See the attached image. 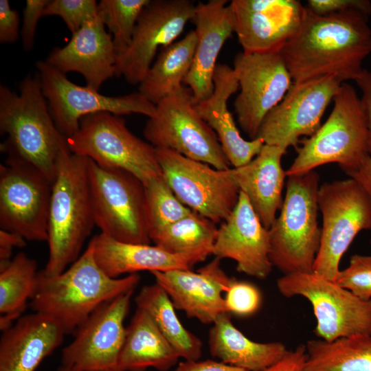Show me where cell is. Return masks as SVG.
Instances as JSON below:
<instances>
[{
    "label": "cell",
    "instance_id": "1",
    "mask_svg": "<svg viewBox=\"0 0 371 371\" xmlns=\"http://www.w3.org/2000/svg\"><path fill=\"white\" fill-rule=\"evenodd\" d=\"M368 18L357 10L318 15L305 7L298 29L280 51L293 82L326 76L355 80L371 53Z\"/></svg>",
    "mask_w": 371,
    "mask_h": 371
},
{
    "label": "cell",
    "instance_id": "2",
    "mask_svg": "<svg viewBox=\"0 0 371 371\" xmlns=\"http://www.w3.org/2000/svg\"><path fill=\"white\" fill-rule=\"evenodd\" d=\"M139 281L137 273L120 278L108 276L97 264L89 242L63 272L49 276L38 271L30 306L53 319L69 335L103 304L134 292Z\"/></svg>",
    "mask_w": 371,
    "mask_h": 371
},
{
    "label": "cell",
    "instance_id": "3",
    "mask_svg": "<svg viewBox=\"0 0 371 371\" xmlns=\"http://www.w3.org/2000/svg\"><path fill=\"white\" fill-rule=\"evenodd\" d=\"M0 132L8 136L1 148L34 166L52 182L61 153L69 150L44 95L39 76L27 75L19 93L0 85Z\"/></svg>",
    "mask_w": 371,
    "mask_h": 371
},
{
    "label": "cell",
    "instance_id": "4",
    "mask_svg": "<svg viewBox=\"0 0 371 371\" xmlns=\"http://www.w3.org/2000/svg\"><path fill=\"white\" fill-rule=\"evenodd\" d=\"M89 158L67 150L58 159L48 219L49 258L42 271L53 276L79 257L95 225L88 172Z\"/></svg>",
    "mask_w": 371,
    "mask_h": 371
},
{
    "label": "cell",
    "instance_id": "5",
    "mask_svg": "<svg viewBox=\"0 0 371 371\" xmlns=\"http://www.w3.org/2000/svg\"><path fill=\"white\" fill-rule=\"evenodd\" d=\"M319 183L315 170L288 177L280 214L269 229V258L283 275L313 272L322 234L317 222Z\"/></svg>",
    "mask_w": 371,
    "mask_h": 371
},
{
    "label": "cell",
    "instance_id": "6",
    "mask_svg": "<svg viewBox=\"0 0 371 371\" xmlns=\"http://www.w3.org/2000/svg\"><path fill=\"white\" fill-rule=\"evenodd\" d=\"M324 124L297 148L288 177L302 175L320 166L336 163L346 174L357 169L368 152V126L355 89L343 82Z\"/></svg>",
    "mask_w": 371,
    "mask_h": 371
},
{
    "label": "cell",
    "instance_id": "7",
    "mask_svg": "<svg viewBox=\"0 0 371 371\" xmlns=\"http://www.w3.org/2000/svg\"><path fill=\"white\" fill-rule=\"evenodd\" d=\"M67 142L71 153L100 167L128 172L143 184L162 175L156 148L131 133L120 115L98 112L83 117Z\"/></svg>",
    "mask_w": 371,
    "mask_h": 371
},
{
    "label": "cell",
    "instance_id": "8",
    "mask_svg": "<svg viewBox=\"0 0 371 371\" xmlns=\"http://www.w3.org/2000/svg\"><path fill=\"white\" fill-rule=\"evenodd\" d=\"M317 205L322 227L313 272L336 282L344 253L361 231L371 229V202L359 183L349 177L320 185Z\"/></svg>",
    "mask_w": 371,
    "mask_h": 371
},
{
    "label": "cell",
    "instance_id": "9",
    "mask_svg": "<svg viewBox=\"0 0 371 371\" xmlns=\"http://www.w3.org/2000/svg\"><path fill=\"white\" fill-rule=\"evenodd\" d=\"M89 180L95 225L118 241L149 245L143 183L120 169L100 167L89 159Z\"/></svg>",
    "mask_w": 371,
    "mask_h": 371
},
{
    "label": "cell",
    "instance_id": "10",
    "mask_svg": "<svg viewBox=\"0 0 371 371\" xmlns=\"http://www.w3.org/2000/svg\"><path fill=\"white\" fill-rule=\"evenodd\" d=\"M143 133L155 148L170 149L218 170L230 168L216 134L195 110L188 87H183L156 104Z\"/></svg>",
    "mask_w": 371,
    "mask_h": 371
},
{
    "label": "cell",
    "instance_id": "11",
    "mask_svg": "<svg viewBox=\"0 0 371 371\" xmlns=\"http://www.w3.org/2000/svg\"><path fill=\"white\" fill-rule=\"evenodd\" d=\"M286 297L302 296L311 304L316 335L326 341L356 335H371V300H364L335 281L313 272L283 275L277 280Z\"/></svg>",
    "mask_w": 371,
    "mask_h": 371
},
{
    "label": "cell",
    "instance_id": "12",
    "mask_svg": "<svg viewBox=\"0 0 371 371\" xmlns=\"http://www.w3.org/2000/svg\"><path fill=\"white\" fill-rule=\"evenodd\" d=\"M162 175L178 199L217 224L236 207L240 188L234 169L218 170L173 150L156 148Z\"/></svg>",
    "mask_w": 371,
    "mask_h": 371
},
{
    "label": "cell",
    "instance_id": "13",
    "mask_svg": "<svg viewBox=\"0 0 371 371\" xmlns=\"http://www.w3.org/2000/svg\"><path fill=\"white\" fill-rule=\"evenodd\" d=\"M52 181L34 166L8 154L0 166L1 229L26 240L48 239Z\"/></svg>",
    "mask_w": 371,
    "mask_h": 371
},
{
    "label": "cell",
    "instance_id": "14",
    "mask_svg": "<svg viewBox=\"0 0 371 371\" xmlns=\"http://www.w3.org/2000/svg\"><path fill=\"white\" fill-rule=\"evenodd\" d=\"M52 117L60 131L68 137L78 129L80 120L88 115L109 112L117 115L131 113L152 117L156 105L139 91L111 96L88 86L70 81L64 74L45 60L35 63Z\"/></svg>",
    "mask_w": 371,
    "mask_h": 371
},
{
    "label": "cell",
    "instance_id": "15",
    "mask_svg": "<svg viewBox=\"0 0 371 371\" xmlns=\"http://www.w3.org/2000/svg\"><path fill=\"white\" fill-rule=\"evenodd\" d=\"M342 83L334 76L293 82L263 120L257 137L285 151L290 146L296 148L300 137H310L320 127L322 117Z\"/></svg>",
    "mask_w": 371,
    "mask_h": 371
},
{
    "label": "cell",
    "instance_id": "16",
    "mask_svg": "<svg viewBox=\"0 0 371 371\" xmlns=\"http://www.w3.org/2000/svg\"><path fill=\"white\" fill-rule=\"evenodd\" d=\"M233 69L240 89L234 111L241 129L254 139L263 120L283 99L293 80L280 52H240Z\"/></svg>",
    "mask_w": 371,
    "mask_h": 371
},
{
    "label": "cell",
    "instance_id": "17",
    "mask_svg": "<svg viewBox=\"0 0 371 371\" xmlns=\"http://www.w3.org/2000/svg\"><path fill=\"white\" fill-rule=\"evenodd\" d=\"M133 293L103 304L78 327L73 341L63 349L62 367L67 371H115Z\"/></svg>",
    "mask_w": 371,
    "mask_h": 371
},
{
    "label": "cell",
    "instance_id": "18",
    "mask_svg": "<svg viewBox=\"0 0 371 371\" xmlns=\"http://www.w3.org/2000/svg\"><path fill=\"white\" fill-rule=\"evenodd\" d=\"M195 7L190 0H150L138 19L130 45L117 56L115 76L139 85L158 49L173 43L192 20Z\"/></svg>",
    "mask_w": 371,
    "mask_h": 371
},
{
    "label": "cell",
    "instance_id": "19",
    "mask_svg": "<svg viewBox=\"0 0 371 371\" xmlns=\"http://www.w3.org/2000/svg\"><path fill=\"white\" fill-rule=\"evenodd\" d=\"M229 5L245 54L280 52L298 29L305 9L295 0H233Z\"/></svg>",
    "mask_w": 371,
    "mask_h": 371
},
{
    "label": "cell",
    "instance_id": "20",
    "mask_svg": "<svg viewBox=\"0 0 371 371\" xmlns=\"http://www.w3.org/2000/svg\"><path fill=\"white\" fill-rule=\"evenodd\" d=\"M270 248L269 229L240 191L236 207L218 229L212 255L220 260L232 259L236 262L238 272L264 280L273 269Z\"/></svg>",
    "mask_w": 371,
    "mask_h": 371
},
{
    "label": "cell",
    "instance_id": "21",
    "mask_svg": "<svg viewBox=\"0 0 371 371\" xmlns=\"http://www.w3.org/2000/svg\"><path fill=\"white\" fill-rule=\"evenodd\" d=\"M215 258L197 270L152 271L156 283L170 297L175 308L203 324H213L227 312L223 293L232 280Z\"/></svg>",
    "mask_w": 371,
    "mask_h": 371
},
{
    "label": "cell",
    "instance_id": "22",
    "mask_svg": "<svg viewBox=\"0 0 371 371\" xmlns=\"http://www.w3.org/2000/svg\"><path fill=\"white\" fill-rule=\"evenodd\" d=\"M99 13L72 34L63 47H54L45 61L61 72L80 74L86 85L98 91L115 76L117 55L111 34Z\"/></svg>",
    "mask_w": 371,
    "mask_h": 371
},
{
    "label": "cell",
    "instance_id": "23",
    "mask_svg": "<svg viewBox=\"0 0 371 371\" xmlns=\"http://www.w3.org/2000/svg\"><path fill=\"white\" fill-rule=\"evenodd\" d=\"M227 0L199 1L192 21L197 43L190 71L183 84L189 87L197 104L214 91L216 60L225 41L234 32L233 14Z\"/></svg>",
    "mask_w": 371,
    "mask_h": 371
},
{
    "label": "cell",
    "instance_id": "24",
    "mask_svg": "<svg viewBox=\"0 0 371 371\" xmlns=\"http://www.w3.org/2000/svg\"><path fill=\"white\" fill-rule=\"evenodd\" d=\"M214 91L207 99L194 104L201 117L215 132L222 150L234 168L249 163L261 151L264 142L259 137L246 140L240 134L227 100L239 88L233 68L218 64L214 77Z\"/></svg>",
    "mask_w": 371,
    "mask_h": 371
},
{
    "label": "cell",
    "instance_id": "25",
    "mask_svg": "<svg viewBox=\"0 0 371 371\" xmlns=\"http://www.w3.org/2000/svg\"><path fill=\"white\" fill-rule=\"evenodd\" d=\"M66 334L49 317L34 312L21 316L0 339V371H35L63 343Z\"/></svg>",
    "mask_w": 371,
    "mask_h": 371
},
{
    "label": "cell",
    "instance_id": "26",
    "mask_svg": "<svg viewBox=\"0 0 371 371\" xmlns=\"http://www.w3.org/2000/svg\"><path fill=\"white\" fill-rule=\"evenodd\" d=\"M90 243L97 264L112 278L140 271L191 269L207 257L201 254H172L155 245L121 242L102 233L95 236Z\"/></svg>",
    "mask_w": 371,
    "mask_h": 371
},
{
    "label": "cell",
    "instance_id": "27",
    "mask_svg": "<svg viewBox=\"0 0 371 371\" xmlns=\"http://www.w3.org/2000/svg\"><path fill=\"white\" fill-rule=\"evenodd\" d=\"M286 151L265 144L247 164L234 168L235 179L263 226L269 229L282 207L286 171L281 159Z\"/></svg>",
    "mask_w": 371,
    "mask_h": 371
},
{
    "label": "cell",
    "instance_id": "28",
    "mask_svg": "<svg viewBox=\"0 0 371 371\" xmlns=\"http://www.w3.org/2000/svg\"><path fill=\"white\" fill-rule=\"evenodd\" d=\"M179 358L150 316L137 308L126 327L115 371H145L148 368L167 371Z\"/></svg>",
    "mask_w": 371,
    "mask_h": 371
},
{
    "label": "cell",
    "instance_id": "29",
    "mask_svg": "<svg viewBox=\"0 0 371 371\" xmlns=\"http://www.w3.org/2000/svg\"><path fill=\"white\" fill-rule=\"evenodd\" d=\"M230 315H221L209 332L210 352L220 361L247 371H260L279 361L289 350L279 341L249 339L233 324Z\"/></svg>",
    "mask_w": 371,
    "mask_h": 371
},
{
    "label": "cell",
    "instance_id": "30",
    "mask_svg": "<svg viewBox=\"0 0 371 371\" xmlns=\"http://www.w3.org/2000/svg\"><path fill=\"white\" fill-rule=\"evenodd\" d=\"M197 43L194 30L183 38L162 48L138 91L155 105L179 91L191 67Z\"/></svg>",
    "mask_w": 371,
    "mask_h": 371
},
{
    "label": "cell",
    "instance_id": "31",
    "mask_svg": "<svg viewBox=\"0 0 371 371\" xmlns=\"http://www.w3.org/2000/svg\"><path fill=\"white\" fill-rule=\"evenodd\" d=\"M137 308L146 311L180 357L196 361L202 355L203 344L187 330L175 313L164 289L157 283L144 286L135 298Z\"/></svg>",
    "mask_w": 371,
    "mask_h": 371
},
{
    "label": "cell",
    "instance_id": "32",
    "mask_svg": "<svg viewBox=\"0 0 371 371\" xmlns=\"http://www.w3.org/2000/svg\"><path fill=\"white\" fill-rule=\"evenodd\" d=\"M305 346L302 371H371V335H356L330 342L311 339Z\"/></svg>",
    "mask_w": 371,
    "mask_h": 371
},
{
    "label": "cell",
    "instance_id": "33",
    "mask_svg": "<svg viewBox=\"0 0 371 371\" xmlns=\"http://www.w3.org/2000/svg\"><path fill=\"white\" fill-rule=\"evenodd\" d=\"M36 262L23 252L0 271V329L5 331L21 317L36 286Z\"/></svg>",
    "mask_w": 371,
    "mask_h": 371
},
{
    "label": "cell",
    "instance_id": "34",
    "mask_svg": "<svg viewBox=\"0 0 371 371\" xmlns=\"http://www.w3.org/2000/svg\"><path fill=\"white\" fill-rule=\"evenodd\" d=\"M210 220L192 212L168 226L152 242L176 254H212L218 229Z\"/></svg>",
    "mask_w": 371,
    "mask_h": 371
},
{
    "label": "cell",
    "instance_id": "35",
    "mask_svg": "<svg viewBox=\"0 0 371 371\" xmlns=\"http://www.w3.org/2000/svg\"><path fill=\"white\" fill-rule=\"evenodd\" d=\"M144 186L147 229L152 241L168 226L192 211L178 199L163 175Z\"/></svg>",
    "mask_w": 371,
    "mask_h": 371
},
{
    "label": "cell",
    "instance_id": "36",
    "mask_svg": "<svg viewBox=\"0 0 371 371\" xmlns=\"http://www.w3.org/2000/svg\"><path fill=\"white\" fill-rule=\"evenodd\" d=\"M150 0H102L98 13L111 34L118 56L131 44L138 19Z\"/></svg>",
    "mask_w": 371,
    "mask_h": 371
},
{
    "label": "cell",
    "instance_id": "37",
    "mask_svg": "<svg viewBox=\"0 0 371 371\" xmlns=\"http://www.w3.org/2000/svg\"><path fill=\"white\" fill-rule=\"evenodd\" d=\"M98 15L95 0H49L43 12V16L60 17L71 34Z\"/></svg>",
    "mask_w": 371,
    "mask_h": 371
},
{
    "label": "cell",
    "instance_id": "38",
    "mask_svg": "<svg viewBox=\"0 0 371 371\" xmlns=\"http://www.w3.org/2000/svg\"><path fill=\"white\" fill-rule=\"evenodd\" d=\"M227 312L239 317L256 313L262 303L260 289L254 284L232 278L224 293Z\"/></svg>",
    "mask_w": 371,
    "mask_h": 371
},
{
    "label": "cell",
    "instance_id": "39",
    "mask_svg": "<svg viewBox=\"0 0 371 371\" xmlns=\"http://www.w3.org/2000/svg\"><path fill=\"white\" fill-rule=\"evenodd\" d=\"M336 282L364 300H371V256L355 254Z\"/></svg>",
    "mask_w": 371,
    "mask_h": 371
},
{
    "label": "cell",
    "instance_id": "40",
    "mask_svg": "<svg viewBox=\"0 0 371 371\" xmlns=\"http://www.w3.org/2000/svg\"><path fill=\"white\" fill-rule=\"evenodd\" d=\"M49 0H26L23 10V22L20 35L23 48L32 51L34 45L38 22L43 16L45 7Z\"/></svg>",
    "mask_w": 371,
    "mask_h": 371
},
{
    "label": "cell",
    "instance_id": "41",
    "mask_svg": "<svg viewBox=\"0 0 371 371\" xmlns=\"http://www.w3.org/2000/svg\"><path fill=\"white\" fill-rule=\"evenodd\" d=\"M308 8L318 15H328L350 10L371 14V2L368 0H308Z\"/></svg>",
    "mask_w": 371,
    "mask_h": 371
},
{
    "label": "cell",
    "instance_id": "42",
    "mask_svg": "<svg viewBox=\"0 0 371 371\" xmlns=\"http://www.w3.org/2000/svg\"><path fill=\"white\" fill-rule=\"evenodd\" d=\"M20 16L8 0H0V43H14L19 36Z\"/></svg>",
    "mask_w": 371,
    "mask_h": 371
},
{
    "label": "cell",
    "instance_id": "43",
    "mask_svg": "<svg viewBox=\"0 0 371 371\" xmlns=\"http://www.w3.org/2000/svg\"><path fill=\"white\" fill-rule=\"evenodd\" d=\"M354 81L361 93L360 97L361 104L366 116L368 126V152L371 157V71L363 69Z\"/></svg>",
    "mask_w": 371,
    "mask_h": 371
},
{
    "label": "cell",
    "instance_id": "44",
    "mask_svg": "<svg viewBox=\"0 0 371 371\" xmlns=\"http://www.w3.org/2000/svg\"><path fill=\"white\" fill-rule=\"evenodd\" d=\"M306 357V346L300 344L288 350L279 361L260 371H302Z\"/></svg>",
    "mask_w": 371,
    "mask_h": 371
},
{
    "label": "cell",
    "instance_id": "45",
    "mask_svg": "<svg viewBox=\"0 0 371 371\" xmlns=\"http://www.w3.org/2000/svg\"><path fill=\"white\" fill-rule=\"evenodd\" d=\"M26 245V240L21 236L4 229L0 230V271L10 263L12 249Z\"/></svg>",
    "mask_w": 371,
    "mask_h": 371
},
{
    "label": "cell",
    "instance_id": "46",
    "mask_svg": "<svg viewBox=\"0 0 371 371\" xmlns=\"http://www.w3.org/2000/svg\"><path fill=\"white\" fill-rule=\"evenodd\" d=\"M174 371H247L221 361L214 360H185L179 363Z\"/></svg>",
    "mask_w": 371,
    "mask_h": 371
},
{
    "label": "cell",
    "instance_id": "47",
    "mask_svg": "<svg viewBox=\"0 0 371 371\" xmlns=\"http://www.w3.org/2000/svg\"><path fill=\"white\" fill-rule=\"evenodd\" d=\"M363 188L371 202V157L368 155L355 170L347 174Z\"/></svg>",
    "mask_w": 371,
    "mask_h": 371
},
{
    "label": "cell",
    "instance_id": "48",
    "mask_svg": "<svg viewBox=\"0 0 371 371\" xmlns=\"http://www.w3.org/2000/svg\"><path fill=\"white\" fill-rule=\"evenodd\" d=\"M56 371H67V370H65L63 367H62L61 366L57 369Z\"/></svg>",
    "mask_w": 371,
    "mask_h": 371
},
{
    "label": "cell",
    "instance_id": "49",
    "mask_svg": "<svg viewBox=\"0 0 371 371\" xmlns=\"http://www.w3.org/2000/svg\"><path fill=\"white\" fill-rule=\"evenodd\" d=\"M370 245H371V238H370Z\"/></svg>",
    "mask_w": 371,
    "mask_h": 371
}]
</instances>
